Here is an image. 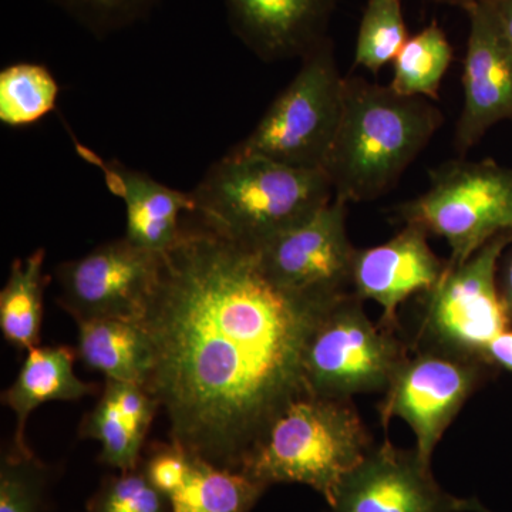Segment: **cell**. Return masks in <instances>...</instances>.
I'll return each mask as SVG.
<instances>
[{"label":"cell","mask_w":512,"mask_h":512,"mask_svg":"<svg viewBox=\"0 0 512 512\" xmlns=\"http://www.w3.org/2000/svg\"><path fill=\"white\" fill-rule=\"evenodd\" d=\"M336 301L285 291L252 249L183 229L141 319L154 349L147 389L171 441L241 470L276 417L311 394L306 348Z\"/></svg>","instance_id":"cell-1"},{"label":"cell","mask_w":512,"mask_h":512,"mask_svg":"<svg viewBox=\"0 0 512 512\" xmlns=\"http://www.w3.org/2000/svg\"><path fill=\"white\" fill-rule=\"evenodd\" d=\"M443 123L430 100L345 77L342 113L322 167L335 198L353 204L392 191Z\"/></svg>","instance_id":"cell-2"},{"label":"cell","mask_w":512,"mask_h":512,"mask_svg":"<svg viewBox=\"0 0 512 512\" xmlns=\"http://www.w3.org/2000/svg\"><path fill=\"white\" fill-rule=\"evenodd\" d=\"M204 228L256 251L335 198L322 170L228 153L191 191Z\"/></svg>","instance_id":"cell-3"},{"label":"cell","mask_w":512,"mask_h":512,"mask_svg":"<svg viewBox=\"0 0 512 512\" xmlns=\"http://www.w3.org/2000/svg\"><path fill=\"white\" fill-rule=\"evenodd\" d=\"M372 448L352 399L306 394L276 417L241 471L265 487L309 485L330 507L342 481Z\"/></svg>","instance_id":"cell-4"},{"label":"cell","mask_w":512,"mask_h":512,"mask_svg":"<svg viewBox=\"0 0 512 512\" xmlns=\"http://www.w3.org/2000/svg\"><path fill=\"white\" fill-rule=\"evenodd\" d=\"M301 60L292 82L229 153L322 170L342 113L345 76L330 37Z\"/></svg>","instance_id":"cell-5"},{"label":"cell","mask_w":512,"mask_h":512,"mask_svg":"<svg viewBox=\"0 0 512 512\" xmlns=\"http://www.w3.org/2000/svg\"><path fill=\"white\" fill-rule=\"evenodd\" d=\"M429 177V188L399 205L397 217L443 238L451 251L448 264H463L488 241L512 231V168L493 160H454Z\"/></svg>","instance_id":"cell-6"},{"label":"cell","mask_w":512,"mask_h":512,"mask_svg":"<svg viewBox=\"0 0 512 512\" xmlns=\"http://www.w3.org/2000/svg\"><path fill=\"white\" fill-rule=\"evenodd\" d=\"M363 303L350 292L319 319L305 353L309 393L348 400L389 389L409 350L396 329L367 316Z\"/></svg>","instance_id":"cell-7"},{"label":"cell","mask_w":512,"mask_h":512,"mask_svg":"<svg viewBox=\"0 0 512 512\" xmlns=\"http://www.w3.org/2000/svg\"><path fill=\"white\" fill-rule=\"evenodd\" d=\"M512 231L488 241L463 264L447 265L424 295L421 348H433L485 363L488 345L511 320L498 286V265Z\"/></svg>","instance_id":"cell-8"},{"label":"cell","mask_w":512,"mask_h":512,"mask_svg":"<svg viewBox=\"0 0 512 512\" xmlns=\"http://www.w3.org/2000/svg\"><path fill=\"white\" fill-rule=\"evenodd\" d=\"M484 366L480 360L439 349L409 353L384 393L382 423L397 417L409 424L416 437L414 450L430 466L434 448L480 386Z\"/></svg>","instance_id":"cell-9"},{"label":"cell","mask_w":512,"mask_h":512,"mask_svg":"<svg viewBox=\"0 0 512 512\" xmlns=\"http://www.w3.org/2000/svg\"><path fill=\"white\" fill-rule=\"evenodd\" d=\"M348 205L333 198L309 220L256 249L265 274L279 288L320 301L353 292L356 247L348 234Z\"/></svg>","instance_id":"cell-10"},{"label":"cell","mask_w":512,"mask_h":512,"mask_svg":"<svg viewBox=\"0 0 512 512\" xmlns=\"http://www.w3.org/2000/svg\"><path fill=\"white\" fill-rule=\"evenodd\" d=\"M163 255L126 237L106 242L56 269L60 305L76 320L119 318L141 322L160 275Z\"/></svg>","instance_id":"cell-11"},{"label":"cell","mask_w":512,"mask_h":512,"mask_svg":"<svg viewBox=\"0 0 512 512\" xmlns=\"http://www.w3.org/2000/svg\"><path fill=\"white\" fill-rule=\"evenodd\" d=\"M470 18L464 60V103L454 147L466 154L490 128L512 120V52L488 0H477Z\"/></svg>","instance_id":"cell-12"},{"label":"cell","mask_w":512,"mask_h":512,"mask_svg":"<svg viewBox=\"0 0 512 512\" xmlns=\"http://www.w3.org/2000/svg\"><path fill=\"white\" fill-rule=\"evenodd\" d=\"M468 505L441 490L416 450L373 447L340 484L332 512H454Z\"/></svg>","instance_id":"cell-13"},{"label":"cell","mask_w":512,"mask_h":512,"mask_svg":"<svg viewBox=\"0 0 512 512\" xmlns=\"http://www.w3.org/2000/svg\"><path fill=\"white\" fill-rule=\"evenodd\" d=\"M429 232L419 224H404L399 234L384 244L357 248L352 289L362 301L382 308L384 325L397 328V311L407 299L433 289L446 272L431 249Z\"/></svg>","instance_id":"cell-14"},{"label":"cell","mask_w":512,"mask_h":512,"mask_svg":"<svg viewBox=\"0 0 512 512\" xmlns=\"http://www.w3.org/2000/svg\"><path fill=\"white\" fill-rule=\"evenodd\" d=\"M229 25L265 62L302 59L329 39L339 0H224Z\"/></svg>","instance_id":"cell-15"},{"label":"cell","mask_w":512,"mask_h":512,"mask_svg":"<svg viewBox=\"0 0 512 512\" xmlns=\"http://www.w3.org/2000/svg\"><path fill=\"white\" fill-rule=\"evenodd\" d=\"M77 154L99 168L107 187L126 205V238L137 247L163 255L181 237V214L195 212L191 192L174 190L143 171L106 161L74 140Z\"/></svg>","instance_id":"cell-16"},{"label":"cell","mask_w":512,"mask_h":512,"mask_svg":"<svg viewBox=\"0 0 512 512\" xmlns=\"http://www.w3.org/2000/svg\"><path fill=\"white\" fill-rule=\"evenodd\" d=\"M157 410L160 403L146 386L106 380L99 402L84 417L80 437L99 441L106 466L137 470Z\"/></svg>","instance_id":"cell-17"},{"label":"cell","mask_w":512,"mask_h":512,"mask_svg":"<svg viewBox=\"0 0 512 512\" xmlns=\"http://www.w3.org/2000/svg\"><path fill=\"white\" fill-rule=\"evenodd\" d=\"M96 384L83 382L74 373V353L67 346H36L28 350L15 382L2 393V403L16 416L13 446L30 451L26 424L30 414L47 402H72L89 396Z\"/></svg>","instance_id":"cell-18"},{"label":"cell","mask_w":512,"mask_h":512,"mask_svg":"<svg viewBox=\"0 0 512 512\" xmlns=\"http://www.w3.org/2000/svg\"><path fill=\"white\" fill-rule=\"evenodd\" d=\"M77 356L106 380L150 382L154 349L143 323L119 318L76 320Z\"/></svg>","instance_id":"cell-19"},{"label":"cell","mask_w":512,"mask_h":512,"mask_svg":"<svg viewBox=\"0 0 512 512\" xmlns=\"http://www.w3.org/2000/svg\"><path fill=\"white\" fill-rule=\"evenodd\" d=\"M266 488L244 471L215 466L190 451L183 477L164 495L171 512H249Z\"/></svg>","instance_id":"cell-20"},{"label":"cell","mask_w":512,"mask_h":512,"mask_svg":"<svg viewBox=\"0 0 512 512\" xmlns=\"http://www.w3.org/2000/svg\"><path fill=\"white\" fill-rule=\"evenodd\" d=\"M45 249L25 259H15L8 281L0 292V329L3 338L19 350L40 346L42 340L43 293L46 276Z\"/></svg>","instance_id":"cell-21"},{"label":"cell","mask_w":512,"mask_h":512,"mask_svg":"<svg viewBox=\"0 0 512 512\" xmlns=\"http://www.w3.org/2000/svg\"><path fill=\"white\" fill-rule=\"evenodd\" d=\"M454 50L437 22L417 35L410 36L393 62V79L389 86L400 96L440 99V87Z\"/></svg>","instance_id":"cell-22"},{"label":"cell","mask_w":512,"mask_h":512,"mask_svg":"<svg viewBox=\"0 0 512 512\" xmlns=\"http://www.w3.org/2000/svg\"><path fill=\"white\" fill-rule=\"evenodd\" d=\"M59 84L43 64H10L0 73V121L5 126L35 124L55 110Z\"/></svg>","instance_id":"cell-23"},{"label":"cell","mask_w":512,"mask_h":512,"mask_svg":"<svg viewBox=\"0 0 512 512\" xmlns=\"http://www.w3.org/2000/svg\"><path fill=\"white\" fill-rule=\"evenodd\" d=\"M409 37L402 0H367L357 32L355 66L379 73L394 62Z\"/></svg>","instance_id":"cell-24"},{"label":"cell","mask_w":512,"mask_h":512,"mask_svg":"<svg viewBox=\"0 0 512 512\" xmlns=\"http://www.w3.org/2000/svg\"><path fill=\"white\" fill-rule=\"evenodd\" d=\"M49 476L32 450L10 448L0 463V512H39Z\"/></svg>","instance_id":"cell-25"},{"label":"cell","mask_w":512,"mask_h":512,"mask_svg":"<svg viewBox=\"0 0 512 512\" xmlns=\"http://www.w3.org/2000/svg\"><path fill=\"white\" fill-rule=\"evenodd\" d=\"M87 512H171V505L144 470L137 468L107 478L90 498Z\"/></svg>","instance_id":"cell-26"},{"label":"cell","mask_w":512,"mask_h":512,"mask_svg":"<svg viewBox=\"0 0 512 512\" xmlns=\"http://www.w3.org/2000/svg\"><path fill=\"white\" fill-rule=\"evenodd\" d=\"M96 36H107L146 19L158 0H52Z\"/></svg>","instance_id":"cell-27"},{"label":"cell","mask_w":512,"mask_h":512,"mask_svg":"<svg viewBox=\"0 0 512 512\" xmlns=\"http://www.w3.org/2000/svg\"><path fill=\"white\" fill-rule=\"evenodd\" d=\"M485 362L487 365L503 367L512 372V330H505L497 336L485 350Z\"/></svg>","instance_id":"cell-28"},{"label":"cell","mask_w":512,"mask_h":512,"mask_svg":"<svg viewBox=\"0 0 512 512\" xmlns=\"http://www.w3.org/2000/svg\"><path fill=\"white\" fill-rule=\"evenodd\" d=\"M498 286H500L501 298L512 322V242L505 249L498 265Z\"/></svg>","instance_id":"cell-29"},{"label":"cell","mask_w":512,"mask_h":512,"mask_svg":"<svg viewBox=\"0 0 512 512\" xmlns=\"http://www.w3.org/2000/svg\"><path fill=\"white\" fill-rule=\"evenodd\" d=\"M512 52V0H488Z\"/></svg>","instance_id":"cell-30"},{"label":"cell","mask_w":512,"mask_h":512,"mask_svg":"<svg viewBox=\"0 0 512 512\" xmlns=\"http://www.w3.org/2000/svg\"><path fill=\"white\" fill-rule=\"evenodd\" d=\"M430 2L439 3V5L444 6H453V8L463 9L464 12H468V10L473 8L477 0H430Z\"/></svg>","instance_id":"cell-31"}]
</instances>
